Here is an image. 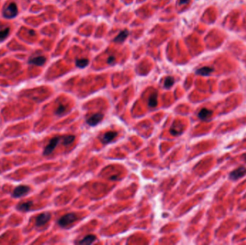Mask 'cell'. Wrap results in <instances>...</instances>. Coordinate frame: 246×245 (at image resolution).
<instances>
[{
    "label": "cell",
    "mask_w": 246,
    "mask_h": 245,
    "mask_svg": "<svg viewBox=\"0 0 246 245\" xmlns=\"http://www.w3.org/2000/svg\"><path fill=\"white\" fill-rule=\"evenodd\" d=\"M17 7L14 2L9 4L3 10V16L5 18L11 19L14 17L17 14Z\"/></svg>",
    "instance_id": "cell-1"
},
{
    "label": "cell",
    "mask_w": 246,
    "mask_h": 245,
    "mask_svg": "<svg viewBox=\"0 0 246 245\" xmlns=\"http://www.w3.org/2000/svg\"><path fill=\"white\" fill-rule=\"evenodd\" d=\"M76 218L77 217H76V214H74V213H69V214H67L62 216L58 222L61 227H65L73 223L74 221H76Z\"/></svg>",
    "instance_id": "cell-2"
},
{
    "label": "cell",
    "mask_w": 246,
    "mask_h": 245,
    "mask_svg": "<svg viewBox=\"0 0 246 245\" xmlns=\"http://www.w3.org/2000/svg\"><path fill=\"white\" fill-rule=\"evenodd\" d=\"M60 139L61 137H55L53 139H51L49 144H48V145L46 147V148H45L43 154L45 155H48L51 154V153L54 150V149L55 148L56 145L58 144L59 141H60Z\"/></svg>",
    "instance_id": "cell-3"
},
{
    "label": "cell",
    "mask_w": 246,
    "mask_h": 245,
    "mask_svg": "<svg viewBox=\"0 0 246 245\" xmlns=\"http://www.w3.org/2000/svg\"><path fill=\"white\" fill-rule=\"evenodd\" d=\"M30 189V187L27 186H22H22L16 187L12 193V196L14 198L21 197V196H25L26 193H27L29 192Z\"/></svg>",
    "instance_id": "cell-4"
},
{
    "label": "cell",
    "mask_w": 246,
    "mask_h": 245,
    "mask_svg": "<svg viewBox=\"0 0 246 245\" xmlns=\"http://www.w3.org/2000/svg\"><path fill=\"white\" fill-rule=\"evenodd\" d=\"M51 218V214L48 212L42 213L40 215H38V217L36 218V221H35V224L38 227H41V226L46 224L48 221Z\"/></svg>",
    "instance_id": "cell-5"
},
{
    "label": "cell",
    "mask_w": 246,
    "mask_h": 245,
    "mask_svg": "<svg viewBox=\"0 0 246 245\" xmlns=\"http://www.w3.org/2000/svg\"><path fill=\"white\" fill-rule=\"evenodd\" d=\"M246 174V168L245 167H240L232 171L230 174V178L232 181L238 180Z\"/></svg>",
    "instance_id": "cell-6"
},
{
    "label": "cell",
    "mask_w": 246,
    "mask_h": 245,
    "mask_svg": "<svg viewBox=\"0 0 246 245\" xmlns=\"http://www.w3.org/2000/svg\"><path fill=\"white\" fill-rule=\"evenodd\" d=\"M104 115L100 113H96L95 115H92V117H90L89 118L87 119V124L90 126H95L98 124L99 122H100L103 119Z\"/></svg>",
    "instance_id": "cell-7"
},
{
    "label": "cell",
    "mask_w": 246,
    "mask_h": 245,
    "mask_svg": "<svg viewBox=\"0 0 246 245\" xmlns=\"http://www.w3.org/2000/svg\"><path fill=\"white\" fill-rule=\"evenodd\" d=\"M117 135L116 132H108L107 133H105L102 136V142L103 143H110L111 141L115 139Z\"/></svg>",
    "instance_id": "cell-8"
},
{
    "label": "cell",
    "mask_w": 246,
    "mask_h": 245,
    "mask_svg": "<svg viewBox=\"0 0 246 245\" xmlns=\"http://www.w3.org/2000/svg\"><path fill=\"white\" fill-rule=\"evenodd\" d=\"M46 61V58L44 56H38V57L33 58L30 60L29 63L30 64H34L35 65H43Z\"/></svg>",
    "instance_id": "cell-9"
},
{
    "label": "cell",
    "mask_w": 246,
    "mask_h": 245,
    "mask_svg": "<svg viewBox=\"0 0 246 245\" xmlns=\"http://www.w3.org/2000/svg\"><path fill=\"white\" fill-rule=\"evenodd\" d=\"M96 240V237L94 235L92 234H89L86 236L83 239H81V241H79L78 242L79 244H92L94 241Z\"/></svg>",
    "instance_id": "cell-10"
},
{
    "label": "cell",
    "mask_w": 246,
    "mask_h": 245,
    "mask_svg": "<svg viewBox=\"0 0 246 245\" xmlns=\"http://www.w3.org/2000/svg\"><path fill=\"white\" fill-rule=\"evenodd\" d=\"M33 203V201L25 202V203H20V205H18L17 209L20 211H30V209H31Z\"/></svg>",
    "instance_id": "cell-11"
},
{
    "label": "cell",
    "mask_w": 246,
    "mask_h": 245,
    "mask_svg": "<svg viewBox=\"0 0 246 245\" xmlns=\"http://www.w3.org/2000/svg\"><path fill=\"white\" fill-rule=\"evenodd\" d=\"M212 115V112L211 110H209L207 109H202L199 112L198 117L199 119H206L209 118Z\"/></svg>",
    "instance_id": "cell-12"
},
{
    "label": "cell",
    "mask_w": 246,
    "mask_h": 245,
    "mask_svg": "<svg viewBox=\"0 0 246 245\" xmlns=\"http://www.w3.org/2000/svg\"><path fill=\"white\" fill-rule=\"evenodd\" d=\"M128 30H123L121 32V33L119 34L117 36L115 37V39H114V41L115 42H124L125 40L127 38V37H128Z\"/></svg>",
    "instance_id": "cell-13"
},
{
    "label": "cell",
    "mask_w": 246,
    "mask_h": 245,
    "mask_svg": "<svg viewBox=\"0 0 246 245\" xmlns=\"http://www.w3.org/2000/svg\"><path fill=\"white\" fill-rule=\"evenodd\" d=\"M212 71H213V69H212V68H210V67L205 66V67H202V68L198 69L197 71V74H199V75H202V76H208L210 73L212 72Z\"/></svg>",
    "instance_id": "cell-14"
},
{
    "label": "cell",
    "mask_w": 246,
    "mask_h": 245,
    "mask_svg": "<svg viewBox=\"0 0 246 245\" xmlns=\"http://www.w3.org/2000/svg\"><path fill=\"white\" fill-rule=\"evenodd\" d=\"M156 105H157V94H156V93H153L149 98L148 106L150 107L153 108Z\"/></svg>",
    "instance_id": "cell-15"
},
{
    "label": "cell",
    "mask_w": 246,
    "mask_h": 245,
    "mask_svg": "<svg viewBox=\"0 0 246 245\" xmlns=\"http://www.w3.org/2000/svg\"><path fill=\"white\" fill-rule=\"evenodd\" d=\"M88 63L89 61L87 59H77L76 61V65L79 68H85L88 65Z\"/></svg>",
    "instance_id": "cell-16"
},
{
    "label": "cell",
    "mask_w": 246,
    "mask_h": 245,
    "mask_svg": "<svg viewBox=\"0 0 246 245\" xmlns=\"http://www.w3.org/2000/svg\"><path fill=\"white\" fill-rule=\"evenodd\" d=\"M63 144L65 145H68L74 141L75 139V137L74 135H68L63 137Z\"/></svg>",
    "instance_id": "cell-17"
},
{
    "label": "cell",
    "mask_w": 246,
    "mask_h": 245,
    "mask_svg": "<svg viewBox=\"0 0 246 245\" xmlns=\"http://www.w3.org/2000/svg\"><path fill=\"white\" fill-rule=\"evenodd\" d=\"M174 83V78L171 77V76H169V77H167L165 79V81H164V86L166 88V89H168V88H170L171 86H172Z\"/></svg>",
    "instance_id": "cell-18"
},
{
    "label": "cell",
    "mask_w": 246,
    "mask_h": 245,
    "mask_svg": "<svg viewBox=\"0 0 246 245\" xmlns=\"http://www.w3.org/2000/svg\"><path fill=\"white\" fill-rule=\"evenodd\" d=\"M9 33H10V28L8 27L1 30H0V41H2L5 40V39L7 37V35H9Z\"/></svg>",
    "instance_id": "cell-19"
},
{
    "label": "cell",
    "mask_w": 246,
    "mask_h": 245,
    "mask_svg": "<svg viewBox=\"0 0 246 245\" xmlns=\"http://www.w3.org/2000/svg\"><path fill=\"white\" fill-rule=\"evenodd\" d=\"M65 109H66V107H65L63 105H60L58 107V109L56 111H55V114L58 115H60L61 114H63V112H65Z\"/></svg>",
    "instance_id": "cell-20"
},
{
    "label": "cell",
    "mask_w": 246,
    "mask_h": 245,
    "mask_svg": "<svg viewBox=\"0 0 246 245\" xmlns=\"http://www.w3.org/2000/svg\"><path fill=\"white\" fill-rule=\"evenodd\" d=\"M115 58L114 56H110V57L108 58L107 60V63H109V64H112V63L115 62Z\"/></svg>",
    "instance_id": "cell-21"
},
{
    "label": "cell",
    "mask_w": 246,
    "mask_h": 245,
    "mask_svg": "<svg viewBox=\"0 0 246 245\" xmlns=\"http://www.w3.org/2000/svg\"><path fill=\"white\" fill-rule=\"evenodd\" d=\"M189 0H180V5H185L189 2Z\"/></svg>",
    "instance_id": "cell-22"
},
{
    "label": "cell",
    "mask_w": 246,
    "mask_h": 245,
    "mask_svg": "<svg viewBox=\"0 0 246 245\" xmlns=\"http://www.w3.org/2000/svg\"><path fill=\"white\" fill-rule=\"evenodd\" d=\"M245 160H246V157H245Z\"/></svg>",
    "instance_id": "cell-23"
}]
</instances>
